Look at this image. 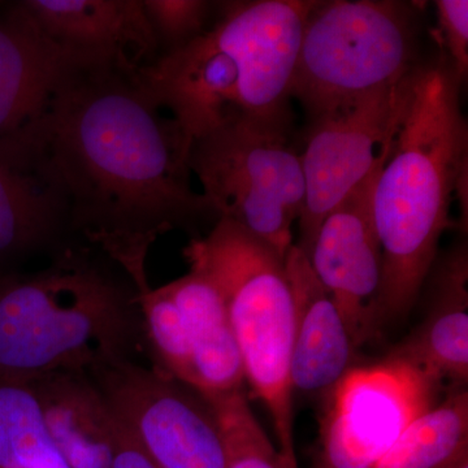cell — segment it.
Listing matches in <instances>:
<instances>
[{
    "instance_id": "5bb4252c",
    "label": "cell",
    "mask_w": 468,
    "mask_h": 468,
    "mask_svg": "<svg viewBox=\"0 0 468 468\" xmlns=\"http://www.w3.org/2000/svg\"><path fill=\"white\" fill-rule=\"evenodd\" d=\"M284 264L294 304L292 392L325 399L358 366L359 347L337 304L314 273L306 252L292 245Z\"/></svg>"
},
{
    "instance_id": "30bf717a",
    "label": "cell",
    "mask_w": 468,
    "mask_h": 468,
    "mask_svg": "<svg viewBox=\"0 0 468 468\" xmlns=\"http://www.w3.org/2000/svg\"><path fill=\"white\" fill-rule=\"evenodd\" d=\"M441 385L388 356L351 369L324 399L315 468H371L437 403Z\"/></svg>"
},
{
    "instance_id": "9c48e42d",
    "label": "cell",
    "mask_w": 468,
    "mask_h": 468,
    "mask_svg": "<svg viewBox=\"0 0 468 468\" xmlns=\"http://www.w3.org/2000/svg\"><path fill=\"white\" fill-rule=\"evenodd\" d=\"M115 417L159 468H226L217 411L198 392L135 360L90 372Z\"/></svg>"
},
{
    "instance_id": "ffe728a7",
    "label": "cell",
    "mask_w": 468,
    "mask_h": 468,
    "mask_svg": "<svg viewBox=\"0 0 468 468\" xmlns=\"http://www.w3.org/2000/svg\"><path fill=\"white\" fill-rule=\"evenodd\" d=\"M0 468H69L52 441L32 384L2 375Z\"/></svg>"
},
{
    "instance_id": "8fae6325",
    "label": "cell",
    "mask_w": 468,
    "mask_h": 468,
    "mask_svg": "<svg viewBox=\"0 0 468 468\" xmlns=\"http://www.w3.org/2000/svg\"><path fill=\"white\" fill-rule=\"evenodd\" d=\"M412 73L401 84L311 122L306 149L301 154L306 201L298 220L297 243L306 255L331 209L389 155L408 103Z\"/></svg>"
},
{
    "instance_id": "44dd1931",
    "label": "cell",
    "mask_w": 468,
    "mask_h": 468,
    "mask_svg": "<svg viewBox=\"0 0 468 468\" xmlns=\"http://www.w3.org/2000/svg\"><path fill=\"white\" fill-rule=\"evenodd\" d=\"M206 399L214 406L226 439V468H285L243 390Z\"/></svg>"
},
{
    "instance_id": "7402d4cb",
    "label": "cell",
    "mask_w": 468,
    "mask_h": 468,
    "mask_svg": "<svg viewBox=\"0 0 468 468\" xmlns=\"http://www.w3.org/2000/svg\"><path fill=\"white\" fill-rule=\"evenodd\" d=\"M144 14L158 42L160 55L201 36L212 3L205 0H143Z\"/></svg>"
},
{
    "instance_id": "cb8c5ba5",
    "label": "cell",
    "mask_w": 468,
    "mask_h": 468,
    "mask_svg": "<svg viewBox=\"0 0 468 468\" xmlns=\"http://www.w3.org/2000/svg\"><path fill=\"white\" fill-rule=\"evenodd\" d=\"M111 468H159L116 417Z\"/></svg>"
},
{
    "instance_id": "d6986e66",
    "label": "cell",
    "mask_w": 468,
    "mask_h": 468,
    "mask_svg": "<svg viewBox=\"0 0 468 468\" xmlns=\"http://www.w3.org/2000/svg\"><path fill=\"white\" fill-rule=\"evenodd\" d=\"M468 452V392L458 388L419 415L371 468H445Z\"/></svg>"
},
{
    "instance_id": "ac0fdd59",
    "label": "cell",
    "mask_w": 468,
    "mask_h": 468,
    "mask_svg": "<svg viewBox=\"0 0 468 468\" xmlns=\"http://www.w3.org/2000/svg\"><path fill=\"white\" fill-rule=\"evenodd\" d=\"M27 381L68 467L111 468L115 415L92 378L82 372H57Z\"/></svg>"
},
{
    "instance_id": "4fadbf2b",
    "label": "cell",
    "mask_w": 468,
    "mask_h": 468,
    "mask_svg": "<svg viewBox=\"0 0 468 468\" xmlns=\"http://www.w3.org/2000/svg\"><path fill=\"white\" fill-rule=\"evenodd\" d=\"M48 38L90 60L144 67L159 46L143 0H21L15 3Z\"/></svg>"
},
{
    "instance_id": "3957f363",
    "label": "cell",
    "mask_w": 468,
    "mask_h": 468,
    "mask_svg": "<svg viewBox=\"0 0 468 468\" xmlns=\"http://www.w3.org/2000/svg\"><path fill=\"white\" fill-rule=\"evenodd\" d=\"M310 0L227 2L214 27L138 77L190 143L233 122L292 124V77Z\"/></svg>"
},
{
    "instance_id": "2e32d148",
    "label": "cell",
    "mask_w": 468,
    "mask_h": 468,
    "mask_svg": "<svg viewBox=\"0 0 468 468\" xmlns=\"http://www.w3.org/2000/svg\"><path fill=\"white\" fill-rule=\"evenodd\" d=\"M90 61L48 38L17 5L0 16V137L41 116L64 79Z\"/></svg>"
},
{
    "instance_id": "8992f818",
    "label": "cell",
    "mask_w": 468,
    "mask_h": 468,
    "mask_svg": "<svg viewBox=\"0 0 468 468\" xmlns=\"http://www.w3.org/2000/svg\"><path fill=\"white\" fill-rule=\"evenodd\" d=\"M418 20L396 0L314 2L302 33L292 100L311 122L401 84L418 63Z\"/></svg>"
},
{
    "instance_id": "ba28073f",
    "label": "cell",
    "mask_w": 468,
    "mask_h": 468,
    "mask_svg": "<svg viewBox=\"0 0 468 468\" xmlns=\"http://www.w3.org/2000/svg\"><path fill=\"white\" fill-rule=\"evenodd\" d=\"M153 366L203 397L243 390L245 375L226 302L206 273L140 292Z\"/></svg>"
},
{
    "instance_id": "d4e9b609",
    "label": "cell",
    "mask_w": 468,
    "mask_h": 468,
    "mask_svg": "<svg viewBox=\"0 0 468 468\" xmlns=\"http://www.w3.org/2000/svg\"><path fill=\"white\" fill-rule=\"evenodd\" d=\"M445 468H468V452H463L457 460L452 461Z\"/></svg>"
},
{
    "instance_id": "6da1fadb",
    "label": "cell",
    "mask_w": 468,
    "mask_h": 468,
    "mask_svg": "<svg viewBox=\"0 0 468 468\" xmlns=\"http://www.w3.org/2000/svg\"><path fill=\"white\" fill-rule=\"evenodd\" d=\"M141 67L85 61L42 115L18 129L67 203L70 233L110 258L137 288L162 234L218 220L192 186L190 143L144 88Z\"/></svg>"
},
{
    "instance_id": "5b68a950",
    "label": "cell",
    "mask_w": 468,
    "mask_h": 468,
    "mask_svg": "<svg viewBox=\"0 0 468 468\" xmlns=\"http://www.w3.org/2000/svg\"><path fill=\"white\" fill-rule=\"evenodd\" d=\"M189 267L215 282L226 302L245 383L266 406L285 468H300L294 441L292 351L294 304L285 264L266 243L218 218L184 249Z\"/></svg>"
},
{
    "instance_id": "9a60e30c",
    "label": "cell",
    "mask_w": 468,
    "mask_h": 468,
    "mask_svg": "<svg viewBox=\"0 0 468 468\" xmlns=\"http://www.w3.org/2000/svg\"><path fill=\"white\" fill-rule=\"evenodd\" d=\"M67 203L36 154L15 134L0 137V268L67 245Z\"/></svg>"
},
{
    "instance_id": "277c9868",
    "label": "cell",
    "mask_w": 468,
    "mask_h": 468,
    "mask_svg": "<svg viewBox=\"0 0 468 468\" xmlns=\"http://www.w3.org/2000/svg\"><path fill=\"white\" fill-rule=\"evenodd\" d=\"M144 350L140 292L97 249L67 243L48 267L0 277L2 377L89 375Z\"/></svg>"
},
{
    "instance_id": "7a4b0ae2",
    "label": "cell",
    "mask_w": 468,
    "mask_h": 468,
    "mask_svg": "<svg viewBox=\"0 0 468 468\" xmlns=\"http://www.w3.org/2000/svg\"><path fill=\"white\" fill-rule=\"evenodd\" d=\"M462 82L446 58L419 66L392 150L378 175L374 218L383 252L380 328L405 318L454 227L452 201L468 174Z\"/></svg>"
},
{
    "instance_id": "e0dca14e",
    "label": "cell",
    "mask_w": 468,
    "mask_h": 468,
    "mask_svg": "<svg viewBox=\"0 0 468 468\" xmlns=\"http://www.w3.org/2000/svg\"><path fill=\"white\" fill-rule=\"evenodd\" d=\"M430 276L431 302L424 322L388 356L417 367L441 385L463 388L468 380V254L458 246Z\"/></svg>"
},
{
    "instance_id": "603a6c76",
    "label": "cell",
    "mask_w": 468,
    "mask_h": 468,
    "mask_svg": "<svg viewBox=\"0 0 468 468\" xmlns=\"http://www.w3.org/2000/svg\"><path fill=\"white\" fill-rule=\"evenodd\" d=\"M437 21L452 72L463 84L468 72V2L439 0L435 3Z\"/></svg>"
},
{
    "instance_id": "52a82bcc",
    "label": "cell",
    "mask_w": 468,
    "mask_h": 468,
    "mask_svg": "<svg viewBox=\"0 0 468 468\" xmlns=\"http://www.w3.org/2000/svg\"><path fill=\"white\" fill-rule=\"evenodd\" d=\"M291 126L227 122L190 144L189 168L218 218H226L266 243L285 260L292 226L306 201L301 154Z\"/></svg>"
},
{
    "instance_id": "7c38bea8",
    "label": "cell",
    "mask_w": 468,
    "mask_h": 468,
    "mask_svg": "<svg viewBox=\"0 0 468 468\" xmlns=\"http://www.w3.org/2000/svg\"><path fill=\"white\" fill-rule=\"evenodd\" d=\"M388 156L326 215L307 254L314 273L337 304L358 347L381 331L384 267L375 227L374 193Z\"/></svg>"
}]
</instances>
